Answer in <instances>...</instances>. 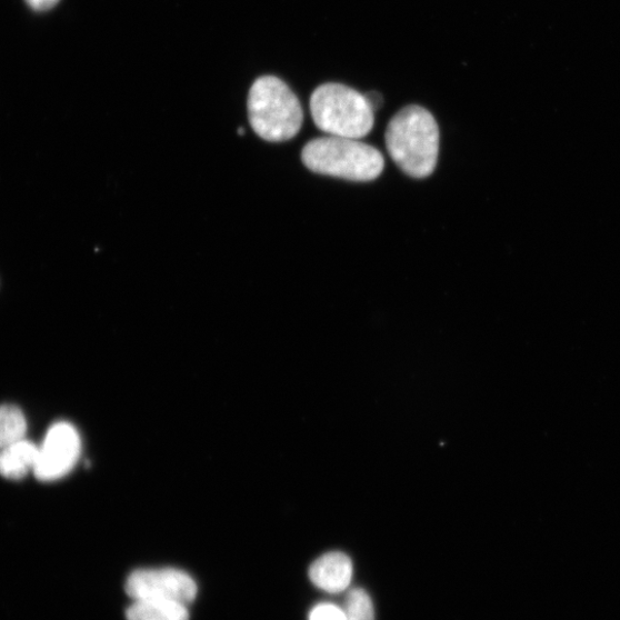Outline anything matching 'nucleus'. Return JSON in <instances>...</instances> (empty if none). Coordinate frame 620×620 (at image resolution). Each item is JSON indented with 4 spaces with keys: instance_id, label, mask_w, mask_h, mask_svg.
Instances as JSON below:
<instances>
[{
    "instance_id": "1",
    "label": "nucleus",
    "mask_w": 620,
    "mask_h": 620,
    "mask_svg": "<svg viewBox=\"0 0 620 620\" xmlns=\"http://www.w3.org/2000/svg\"><path fill=\"white\" fill-rule=\"evenodd\" d=\"M439 140L436 119L419 106H410L398 112L386 132L390 157L406 176L413 179H426L434 171Z\"/></svg>"
},
{
    "instance_id": "2",
    "label": "nucleus",
    "mask_w": 620,
    "mask_h": 620,
    "mask_svg": "<svg viewBox=\"0 0 620 620\" xmlns=\"http://www.w3.org/2000/svg\"><path fill=\"white\" fill-rule=\"evenodd\" d=\"M303 164L317 174L352 182H370L382 174L384 157L376 148L351 138L328 136L302 150Z\"/></svg>"
},
{
    "instance_id": "3",
    "label": "nucleus",
    "mask_w": 620,
    "mask_h": 620,
    "mask_svg": "<svg viewBox=\"0 0 620 620\" xmlns=\"http://www.w3.org/2000/svg\"><path fill=\"white\" fill-rule=\"evenodd\" d=\"M250 124L262 140L280 143L292 140L303 123V111L296 93L276 77L258 79L249 93Z\"/></svg>"
},
{
    "instance_id": "4",
    "label": "nucleus",
    "mask_w": 620,
    "mask_h": 620,
    "mask_svg": "<svg viewBox=\"0 0 620 620\" xmlns=\"http://www.w3.org/2000/svg\"><path fill=\"white\" fill-rule=\"evenodd\" d=\"M310 113L329 136L360 140L374 124V111L364 94L340 83L320 86L310 97Z\"/></svg>"
},
{
    "instance_id": "5",
    "label": "nucleus",
    "mask_w": 620,
    "mask_h": 620,
    "mask_svg": "<svg viewBox=\"0 0 620 620\" xmlns=\"http://www.w3.org/2000/svg\"><path fill=\"white\" fill-rule=\"evenodd\" d=\"M126 592L132 601L174 602L189 607L197 597V583L182 570L142 569L128 577Z\"/></svg>"
},
{
    "instance_id": "6",
    "label": "nucleus",
    "mask_w": 620,
    "mask_h": 620,
    "mask_svg": "<svg viewBox=\"0 0 620 620\" xmlns=\"http://www.w3.org/2000/svg\"><path fill=\"white\" fill-rule=\"evenodd\" d=\"M81 456L80 433L71 423L53 424L41 446L33 474L41 481H54L71 472Z\"/></svg>"
},
{
    "instance_id": "7",
    "label": "nucleus",
    "mask_w": 620,
    "mask_h": 620,
    "mask_svg": "<svg viewBox=\"0 0 620 620\" xmlns=\"http://www.w3.org/2000/svg\"><path fill=\"white\" fill-rule=\"evenodd\" d=\"M353 577L351 559L340 551H331L318 559L309 569V578L328 593L334 594L349 589Z\"/></svg>"
},
{
    "instance_id": "8",
    "label": "nucleus",
    "mask_w": 620,
    "mask_h": 620,
    "mask_svg": "<svg viewBox=\"0 0 620 620\" xmlns=\"http://www.w3.org/2000/svg\"><path fill=\"white\" fill-rule=\"evenodd\" d=\"M39 458V446L23 439L0 451V476L22 479L33 471Z\"/></svg>"
},
{
    "instance_id": "9",
    "label": "nucleus",
    "mask_w": 620,
    "mask_h": 620,
    "mask_svg": "<svg viewBox=\"0 0 620 620\" xmlns=\"http://www.w3.org/2000/svg\"><path fill=\"white\" fill-rule=\"evenodd\" d=\"M188 606L174 602L133 601L127 620H189Z\"/></svg>"
},
{
    "instance_id": "10",
    "label": "nucleus",
    "mask_w": 620,
    "mask_h": 620,
    "mask_svg": "<svg viewBox=\"0 0 620 620\" xmlns=\"http://www.w3.org/2000/svg\"><path fill=\"white\" fill-rule=\"evenodd\" d=\"M27 429V420L20 408L0 406V451L26 439Z\"/></svg>"
},
{
    "instance_id": "11",
    "label": "nucleus",
    "mask_w": 620,
    "mask_h": 620,
    "mask_svg": "<svg viewBox=\"0 0 620 620\" xmlns=\"http://www.w3.org/2000/svg\"><path fill=\"white\" fill-rule=\"evenodd\" d=\"M343 611L347 620H374L372 601L362 589H354L349 593Z\"/></svg>"
},
{
    "instance_id": "12",
    "label": "nucleus",
    "mask_w": 620,
    "mask_h": 620,
    "mask_svg": "<svg viewBox=\"0 0 620 620\" xmlns=\"http://www.w3.org/2000/svg\"><path fill=\"white\" fill-rule=\"evenodd\" d=\"M309 620H347V614L334 604L322 603L310 611Z\"/></svg>"
},
{
    "instance_id": "13",
    "label": "nucleus",
    "mask_w": 620,
    "mask_h": 620,
    "mask_svg": "<svg viewBox=\"0 0 620 620\" xmlns=\"http://www.w3.org/2000/svg\"><path fill=\"white\" fill-rule=\"evenodd\" d=\"M27 4L37 11H48L53 9L60 0H26Z\"/></svg>"
},
{
    "instance_id": "14",
    "label": "nucleus",
    "mask_w": 620,
    "mask_h": 620,
    "mask_svg": "<svg viewBox=\"0 0 620 620\" xmlns=\"http://www.w3.org/2000/svg\"><path fill=\"white\" fill-rule=\"evenodd\" d=\"M368 102L370 103V107L372 108V110L376 112L378 111L379 108L382 107L383 103V97L381 93L378 92H369L367 94H364Z\"/></svg>"
},
{
    "instance_id": "15",
    "label": "nucleus",
    "mask_w": 620,
    "mask_h": 620,
    "mask_svg": "<svg viewBox=\"0 0 620 620\" xmlns=\"http://www.w3.org/2000/svg\"><path fill=\"white\" fill-rule=\"evenodd\" d=\"M238 133H239V134H244V133H246V130H243V128H239Z\"/></svg>"
}]
</instances>
